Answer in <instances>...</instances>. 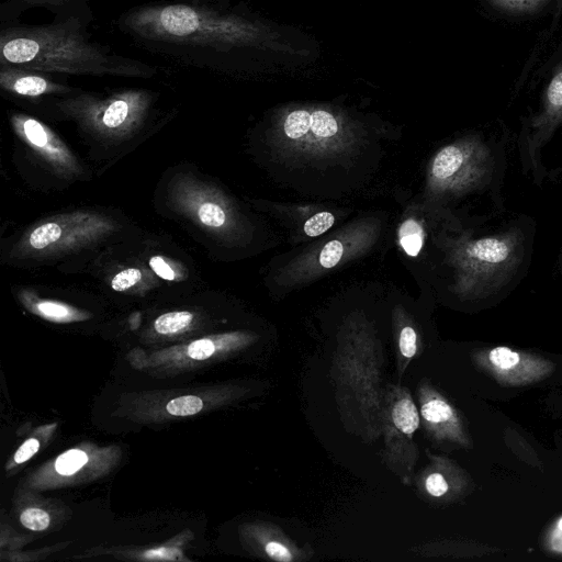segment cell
<instances>
[{
	"label": "cell",
	"mask_w": 562,
	"mask_h": 562,
	"mask_svg": "<svg viewBox=\"0 0 562 562\" xmlns=\"http://www.w3.org/2000/svg\"><path fill=\"white\" fill-rule=\"evenodd\" d=\"M149 265L151 269L155 271V273L158 274L160 278L166 280H173L176 278L173 270L161 257H151L149 260Z\"/></svg>",
	"instance_id": "cell-28"
},
{
	"label": "cell",
	"mask_w": 562,
	"mask_h": 562,
	"mask_svg": "<svg viewBox=\"0 0 562 562\" xmlns=\"http://www.w3.org/2000/svg\"><path fill=\"white\" fill-rule=\"evenodd\" d=\"M128 112V103L123 99H117L105 109L102 122L110 128L117 127L126 120Z\"/></svg>",
	"instance_id": "cell-17"
},
{
	"label": "cell",
	"mask_w": 562,
	"mask_h": 562,
	"mask_svg": "<svg viewBox=\"0 0 562 562\" xmlns=\"http://www.w3.org/2000/svg\"><path fill=\"white\" fill-rule=\"evenodd\" d=\"M491 167L490 149L470 138L441 148L431 164V176L441 187L464 190L481 182Z\"/></svg>",
	"instance_id": "cell-3"
},
{
	"label": "cell",
	"mask_w": 562,
	"mask_h": 562,
	"mask_svg": "<svg viewBox=\"0 0 562 562\" xmlns=\"http://www.w3.org/2000/svg\"><path fill=\"white\" fill-rule=\"evenodd\" d=\"M177 554H179V552L176 550L161 548V549H157V550L147 551L145 553V557L151 558V559H169V560H171V559H176Z\"/></svg>",
	"instance_id": "cell-29"
},
{
	"label": "cell",
	"mask_w": 562,
	"mask_h": 562,
	"mask_svg": "<svg viewBox=\"0 0 562 562\" xmlns=\"http://www.w3.org/2000/svg\"><path fill=\"white\" fill-rule=\"evenodd\" d=\"M522 245L524 238L517 228L464 241L457 256L463 291L483 295L499 289L519 265Z\"/></svg>",
	"instance_id": "cell-1"
},
{
	"label": "cell",
	"mask_w": 562,
	"mask_h": 562,
	"mask_svg": "<svg viewBox=\"0 0 562 562\" xmlns=\"http://www.w3.org/2000/svg\"><path fill=\"white\" fill-rule=\"evenodd\" d=\"M48 88L47 81L38 76L24 75L16 77L12 82V89L23 95H40Z\"/></svg>",
	"instance_id": "cell-15"
},
{
	"label": "cell",
	"mask_w": 562,
	"mask_h": 562,
	"mask_svg": "<svg viewBox=\"0 0 562 562\" xmlns=\"http://www.w3.org/2000/svg\"><path fill=\"white\" fill-rule=\"evenodd\" d=\"M192 318L193 315L187 311L170 312L159 316L154 326L159 334H173L186 328Z\"/></svg>",
	"instance_id": "cell-10"
},
{
	"label": "cell",
	"mask_w": 562,
	"mask_h": 562,
	"mask_svg": "<svg viewBox=\"0 0 562 562\" xmlns=\"http://www.w3.org/2000/svg\"><path fill=\"white\" fill-rule=\"evenodd\" d=\"M40 448V442L35 438L26 440L15 452L14 461L22 463L33 457Z\"/></svg>",
	"instance_id": "cell-27"
},
{
	"label": "cell",
	"mask_w": 562,
	"mask_h": 562,
	"mask_svg": "<svg viewBox=\"0 0 562 562\" xmlns=\"http://www.w3.org/2000/svg\"><path fill=\"white\" fill-rule=\"evenodd\" d=\"M387 419L390 426L387 431H396L407 441H412L413 434L420 424L419 413L407 390L396 389L389 404Z\"/></svg>",
	"instance_id": "cell-7"
},
{
	"label": "cell",
	"mask_w": 562,
	"mask_h": 562,
	"mask_svg": "<svg viewBox=\"0 0 562 562\" xmlns=\"http://www.w3.org/2000/svg\"><path fill=\"white\" fill-rule=\"evenodd\" d=\"M550 0H487L497 10L521 14L532 13L544 7Z\"/></svg>",
	"instance_id": "cell-12"
},
{
	"label": "cell",
	"mask_w": 562,
	"mask_h": 562,
	"mask_svg": "<svg viewBox=\"0 0 562 562\" xmlns=\"http://www.w3.org/2000/svg\"><path fill=\"white\" fill-rule=\"evenodd\" d=\"M61 236V227L56 223H45L36 227L30 235L29 243L35 249H44L57 241Z\"/></svg>",
	"instance_id": "cell-13"
},
{
	"label": "cell",
	"mask_w": 562,
	"mask_h": 562,
	"mask_svg": "<svg viewBox=\"0 0 562 562\" xmlns=\"http://www.w3.org/2000/svg\"><path fill=\"white\" fill-rule=\"evenodd\" d=\"M561 12H562V0H558L555 20L559 19Z\"/></svg>",
	"instance_id": "cell-30"
},
{
	"label": "cell",
	"mask_w": 562,
	"mask_h": 562,
	"mask_svg": "<svg viewBox=\"0 0 562 562\" xmlns=\"http://www.w3.org/2000/svg\"><path fill=\"white\" fill-rule=\"evenodd\" d=\"M36 308L46 317L56 319L66 318L70 315V308L68 306L52 301L40 302Z\"/></svg>",
	"instance_id": "cell-26"
},
{
	"label": "cell",
	"mask_w": 562,
	"mask_h": 562,
	"mask_svg": "<svg viewBox=\"0 0 562 562\" xmlns=\"http://www.w3.org/2000/svg\"><path fill=\"white\" fill-rule=\"evenodd\" d=\"M344 254V247L340 241H328L321 250L319 263L324 268H333L336 266Z\"/></svg>",
	"instance_id": "cell-23"
},
{
	"label": "cell",
	"mask_w": 562,
	"mask_h": 562,
	"mask_svg": "<svg viewBox=\"0 0 562 562\" xmlns=\"http://www.w3.org/2000/svg\"><path fill=\"white\" fill-rule=\"evenodd\" d=\"M203 407V402L194 395H186L171 400L167 404V412L176 416H189L199 413Z\"/></svg>",
	"instance_id": "cell-16"
},
{
	"label": "cell",
	"mask_w": 562,
	"mask_h": 562,
	"mask_svg": "<svg viewBox=\"0 0 562 562\" xmlns=\"http://www.w3.org/2000/svg\"><path fill=\"white\" fill-rule=\"evenodd\" d=\"M88 461L87 454L78 449L68 450L60 454L56 462L55 469L59 474L70 475L81 469Z\"/></svg>",
	"instance_id": "cell-14"
},
{
	"label": "cell",
	"mask_w": 562,
	"mask_h": 562,
	"mask_svg": "<svg viewBox=\"0 0 562 562\" xmlns=\"http://www.w3.org/2000/svg\"><path fill=\"white\" fill-rule=\"evenodd\" d=\"M423 488L435 498L445 496L450 491V484L443 471L438 467H432L422 477Z\"/></svg>",
	"instance_id": "cell-11"
},
{
	"label": "cell",
	"mask_w": 562,
	"mask_h": 562,
	"mask_svg": "<svg viewBox=\"0 0 562 562\" xmlns=\"http://www.w3.org/2000/svg\"><path fill=\"white\" fill-rule=\"evenodd\" d=\"M420 417L428 435L436 440L463 443L464 435L453 407L430 385L419 387Z\"/></svg>",
	"instance_id": "cell-4"
},
{
	"label": "cell",
	"mask_w": 562,
	"mask_h": 562,
	"mask_svg": "<svg viewBox=\"0 0 562 562\" xmlns=\"http://www.w3.org/2000/svg\"><path fill=\"white\" fill-rule=\"evenodd\" d=\"M23 132L27 140L36 147L46 148L48 145V134L44 126L35 120L27 119L22 125Z\"/></svg>",
	"instance_id": "cell-20"
},
{
	"label": "cell",
	"mask_w": 562,
	"mask_h": 562,
	"mask_svg": "<svg viewBox=\"0 0 562 562\" xmlns=\"http://www.w3.org/2000/svg\"><path fill=\"white\" fill-rule=\"evenodd\" d=\"M283 130L290 139L323 143L337 134L338 123L329 112L323 110L313 113L296 110L286 116Z\"/></svg>",
	"instance_id": "cell-6"
},
{
	"label": "cell",
	"mask_w": 562,
	"mask_h": 562,
	"mask_svg": "<svg viewBox=\"0 0 562 562\" xmlns=\"http://www.w3.org/2000/svg\"><path fill=\"white\" fill-rule=\"evenodd\" d=\"M400 244L406 255L416 257L424 244V231L418 222L408 218L403 222L398 229Z\"/></svg>",
	"instance_id": "cell-9"
},
{
	"label": "cell",
	"mask_w": 562,
	"mask_h": 562,
	"mask_svg": "<svg viewBox=\"0 0 562 562\" xmlns=\"http://www.w3.org/2000/svg\"><path fill=\"white\" fill-rule=\"evenodd\" d=\"M187 352L193 359L203 360L215 352V345L210 339L195 340L188 346Z\"/></svg>",
	"instance_id": "cell-25"
},
{
	"label": "cell",
	"mask_w": 562,
	"mask_h": 562,
	"mask_svg": "<svg viewBox=\"0 0 562 562\" xmlns=\"http://www.w3.org/2000/svg\"><path fill=\"white\" fill-rule=\"evenodd\" d=\"M559 123H562V64L555 68L544 90L542 109L532 125L544 134Z\"/></svg>",
	"instance_id": "cell-8"
},
{
	"label": "cell",
	"mask_w": 562,
	"mask_h": 562,
	"mask_svg": "<svg viewBox=\"0 0 562 562\" xmlns=\"http://www.w3.org/2000/svg\"><path fill=\"white\" fill-rule=\"evenodd\" d=\"M21 524L31 530H44L49 525L48 514L40 508H27L20 516Z\"/></svg>",
	"instance_id": "cell-21"
},
{
	"label": "cell",
	"mask_w": 562,
	"mask_h": 562,
	"mask_svg": "<svg viewBox=\"0 0 562 562\" xmlns=\"http://www.w3.org/2000/svg\"><path fill=\"white\" fill-rule=\"evenodd\" d=\"M335 222V217L329 212H321L310 217L304 224V233L307 236L315 237L328 231Z\"/></svg>",
	"instance_id": "cell-19"
},
{
	"label": "cell",
	"mask_w": 562,
	"mask_h": 562,
	"mask_svg": "<svg viewBox=\"0 0 562 562\" xmlns=\"http://www.w3.org/2000/svg\"><path fill=\"white\" fill-rule=\"evenodd\" d=\"M198 216L204 225L211 227H220L226 221L223 209L212 202L202 203L198 210Z\"/></svg>",
	"instance_id": "cell-18"
},
{
	"label": "cell",
	"mask_w": 562,
	"mask_h": 562,
	"mask_svg": "<svg viewBox=\"0 0 562 562\" xmlns=\"http://www.w3.org/2000/svg\"><path fill=\"white\" fill-rule=\"evenodd\" d=\"M486 359L485 367L491 368L495 376L510 384L528 383L550 370L546 361L536 360L507 347L491 349Z\"/></svg>",
	"instance_id": "cell-5"
},
{
	"label": "cell",
	"mask_w": 562,
	"mask_h": 562,
	"mask_svg": "<svg viewBox=\"0 0 562 562\" xmlns=\"http://www.w3.org/2000/svg\"><path fill=\"white\" fill-rule=\"evenodd\" d=\"M398 349L403 359L409 361L417 352V335L414 328L405 326L398 337Z\"/></svg>",
	"instance_id": "cell-22"
},
{
	"label": "cell",
	"mask_w": 562,
	"mask_h": 562,
	"mask_svg": "<svg viewBox=\"0 0 562 562\" xmlns=\"http://www.w3.org/2000/svg\"><path fill=\"white\" fill-rule=\"evenodd\" d=\"M4 60L29 68L74 71L98 63V54L66 35L35 32L2 43Z\"/></svg>",
	"instance_id": "cell-2"
},
{
	"label": "cell",
	"mask_w": 562,
	"mask_h": 562,
	"mask_svg": "<svg viewBox=\"0 0 562 562\" xmlns=\"http://www.w3.org/2000/svg\"><path fill=\"white\" fill-rule=\"evenodd\" d=\"M142 279V272L137 268L122 270L111 281L113 290L122 292L135 285Z\"/></svg>",
	"instance_id": "cell-24"
},
{
	"label": "cell",
	"mask_w": 562,
	"mask_h": 562,
	"mask_svg": "<svg viewBox=\"0 0 562 562\" xmlns=\"http://www.w3.org/2000/svg\"><path fill=\"white\" fill-rule=\"evenodd\" d=\"M557 529L562 531V517L557 522Z\"/></svg>",
	"instance_id": "cell-31"
}]
</instances>
